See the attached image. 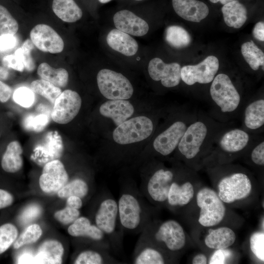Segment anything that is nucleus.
I'll list each match as a JSON object with an SVG mask.
<instances>
[{
  "label": "nucleus",
  "instance_id": "f257e3e1",
  "mask_svg": "<svg viewBox=\"0 0 264 264\" xmlns=\"http://www.w3.org/2000/svg\"><path fill=\"white\" fill-rule=\"evenodd\" d=\"M234 125V121L221 122L209 113L199 111L187 127L176 151L183 160L196 162L204 157L220 133Z\"/></svg>",
  "mask_w": 264,
  "mask_h": 264
},
{
  "label": "nucleus",
  "instance_id": "f03ea898",
  "mask_svg": "<svg viewBox=\"0 0 264 264\" xmlns=\"http://www.w3.org/2000/svg\"><path fill=\"white\" fill-rule=\"evenodd\" d=\"M211 106L209 113L221 122H228L240 117L248 100L243 98L230 77L223 73L216 75L209 89Z\"/></svg>",
  "mask_w": 264,
  "mask_h": 264
},
{
  "label": "nucleus",
  "instance_id": "7ed1b4c3",
  "mask_svg": "<svg viewBox=\"0 0 264 264\" xmlns=\"http://www.w3.org/2000/svg\"><path fill=\"white\" fill-rule=\"evenodd\" d=\"M144 198L133 183H126L121 187L117 205L124 232L140 233L152 220Z\"/></svg>",
  "mask_w": 264,
  "mask_h": 264
},
{
  "label": "nucleus",
  "instance_id": "20e7f679",
  "mask_svg": "<svg viewBox=\"0 0 264 264\" xmlns=\"http://www.w3.org/2000/svg\"><path fill=\"white\" fill-rule=\"evenodd\" d=\"M94 221L107 237L112 252L119 256L122 254L124 231L119 219L117 201L108 190H104L99 198Z\"/></svg>",
  "mask_w": 264,
  "mask_h": 264
},
{
  "label": "nucleus",
  "instance_id": "39448f33",
  "mask_svg": "<svg viewBox=\"0 0 264 264\" xmlns=\"http://www.w3.org/2000/svg\"><path fill=\"white\" fill-rule=\"evenodd\" d=\"M259 135L249 133L242 127L228 128L217 137L203 158L219 162L245 153Z\"/></svg>",
  "mask_w": 264,
  "mask_h": 264
},
{
  "label": "nucleus",
  "instance_id": "423d86ee",
  "mask_svg": "<svg viewBox=\"0 0 264 264\" xmlns=\"http://www.w3.org/2000/svg\"><path fill=\"white\" fill-rule=\"evenodd\" d=\"M198 112L187 107L178 111L153 140L155 152L163 156L174 152L187 127L197 118Z\"/></svg>",
  "mask_w": 264,
  "mask_h": 264
},
{
  "label": "nucleus",
  "instance_id": "0eeeda50",
  "mask_svg": "<svg viewBox=\"0 0 264 264\" xmlns=\"http://www.w3.org/2000/svg\"><path fill=\"white\" fill-rule=\"evenodd\" d=\"M140 236L167 252L182 249L186 243V236L181 225L176 221L169 220L156 225L152 220Z\"/></svg>",
  "mask_w": 264,
  "mask_h": 264
},
{
  "label": "nucleus",
  "instance_id": "6e6552de",
  "mask_svg": "<svg viewBox=\"0 0 264 264\" xmlns=\"http://www.w3.org/2000/svg\"><path fill=\"white\" fill-rule=\"evenodd\" d=\"M175 176L173 170L159 167L143 179L140 191L151 202L164 203L167 201L169 190Z\"/></svg>",
  "mask_w": 264,
  "mask_h": 264
},
{
  "label": "nucleus",
  "instance_id": "1a4fd4ad",
  "mask_svg": "<svg viewBox=\"0 0 264 264\" xmlns=\"http://www.w3.org/2000/svg\"><path fill=\"white\" fill-rule=\"evenodd\" d=\"M97 83L101 93L109 100H127L133 93L130 81L121 73L110 69L100 70Z\"/></svg>",
  "mask_w": 264,
  "mask_h": 264
},
{
  "label": "nucleus",
  "instance_id": "9d476101",
  "mask_svg": "<svg viewBox=\"0 0 264 264\" xmlns=\"http://www.w3.org/2000/svg\"><path fill=\"white\" fill-rule=\"evenodd\" d=\"M153 120L145 116L128 119L117 126L112 133L114 141L121 145L136 143L145 140L153 132Z\"/></svg>",
  "mask_w": 264,
  "mask_h": 264
},
{
  "label": "nucleus",
  "instance_id": "9b49d317",
  "mask_svg": "<svg viewBox=\"0 0 264 264\" xmlns=\"http://www.w3.org/2000/svg\"><path fill=\"white\" fill-rule=\"evenodd\" d=\"M197 203L200 208L198 221L202 226H215L223 219L225 207L213 190L206 187L201 189L197 195Z\"/></svg>",
  "mask_w": 264,
  "mask_h": 264
},
{
  "label": "nucleus",
  "instance_id": "f8f14e48",
  "mask_svg": "<svg viewBox=\"0 0 264 264\" xmlns=\"http://www.w3.org/2000/svg\"><path fill=\"white\" fill-rule=\"evenodd\" d=\"M218 187L220 198L227 203L247 197L252 190L249 177L240 171L224 176L219 181Z\"/></svg>",
  "mask_w": 264,
  "mask_h": 264
},
{
  "label": "nucleus",
  "instance_id": "ddd939ff",
  "mask_svg": "<svg viewBox=\"0 0 264 264\" xmlns=\"http://www.w3.org/2000/svg\"><path fill=\"white\" fill-rule=\"evenodd\" d=\"M219 68L218 59L214 56H209L197 65L181 67V80L188 86L211 83Z\"/></svg>",
  "mask_w": 264,
  "mask_h": 264
},
{
  "label": "nucleus",
  "instance_id": "4468645a",
  "mask_svg": "<svg viewBox=\"0 0 264 264\" xmlns=\"http://www.w3.org/2000/svg\"><path fill=\"white\" fill-rule=\"evenodd\" d=\"M81 104V98L77 92L66 89L62 92L53 104L52 119L58 124H67L78 114Z\"/></svg>",
  "mask_w": 264,
  "mask_h": 264
},
{
  "label": "nucleus",
  "instance_id": "2eb2a0df",
  "mask_svg": "<svg viewBox=\"0 0 264 264\" xmlns=\"http://www.w3.org/2000/svg\"><path fill=\"white\" fill-rule=\"evenodd\" d=\"M68 175L61 161L55 159L44 166L39 178V185L46 193L58 192L68 181Z\"/></svg>",
  "mask_w": 264,
  "mask_h": 264
},
{
  "label": "nucleus",
  "instance_id": "dca6fc26",
  "mask_svg": "<svg viewBox=\"0 0 264 264\" xmlns=\"http://www.w3.org/2000/svg\"><path fill=\"white\" fill-rule=\"evenodd\" d=\"M181 67L176 63H165L161 59L154 58L148 65V72L150 77L155 81H160L165 88H173L178 86L181 81Z\"/></svg>",
  "mask_w": 264,
  "mask_h": 264
},
{
  "label": "nucleus",
  "instance_id": "f3484780",
  "mask_svg": "<svg viewBox=\"0 0 264 264\" xmlns=\"http://www.w3.org/2000/svg\"><path fill=\"white\" fill-rule=\"evenodd\" d=\"M30 36L34 45L43 52L55 54L61 52L64 49L62 38L48 25H36L30 31Z\"/></svg>",
  "mask_w": 264,
  "mask_h": 264
},
{
  "label": "nucleus",
  "instance_id": "a211bd4d",
  "mask_svg": "<svg viewBox=\"0 0 264 264\" xmlns=\"http://www.w3.org/2000/svg\"><path fill=\"white\" fill-rule=\"evenodd\" d=\"M240 117L242 128L254 134H260L264 128V99L263 96L248 100Z\"/></svg>",
  "mask_w": 264,
  "mask_h": 264
},
{
  "label": "nucleus",
  "instance_id": "6ab92c4d",
  "mask_svg": "<svg viewBox=\"0 0 264 264\" xmlns=\"http://www.w3.org/2000/svg\"><path fill=\"white\" fill-rule=\"evenodd\" d=\"M68 234L74 237L87 238L99 247L112 252L109 241L104 233L90 220L79 217L68 227Z\"/></svg>",
  "mask_w": 264,
  "mask_h": 264
},
{
  "label": "nucleus",
  "instance_id": "aec40b11",
  "mask_svg": "<svg viewBox=\"0 0 264 264\" xmlns=\"http://www.w3.org/2000/svg\"><path fill=\"white\" fill-rule=\"evenodd\" d=\"M162 248L140 236L132 257L134 264H164L166 262Z\"/></svg>",
  "mask_w": 264,
  "mask_h": 264
},
{
  "label": "nucleus",
  "instance_id": "412c9836",
  "mask_svg": "<svg viewBox=\"0 0 264 264\" xmlns=\"http://www.w3.org/2000/svg\"><path fill=\"white\" fill-rule=\"evenodd\" d=\"M113 20L116 29L135 36L146 35L149 29L145 20L128 10H122L116 12Z\"/></svg>",
  "mask_w": 264,
  "mask_h": 264
},
{
  "label": "nucleus",
  "instance_id": "4be33fe9",
  "mask_svg": "<svg viewBox=\"0 0 264 264\" xmlns=\"http://www.w3.org/2000/svg\"><path fill=\"white\" fill-rule=\"evenodd\" d=\"M176 13L190 22H198L209 14V8L203 2L198 0H172Z\"/></svg>",
  "mask_w": 264,
  "mask_h": 264
},
{
  "label": "nucleus",
  "instance_id": "5701e85b",
  "mask_svg": "<svg viewBox=\"0 0 264 264\" xmlns=\"http://www.w3.org/2000/svg\"><path fill=\"white\" fill-rule=\"evenodd\" d=\"M134 111L133 105L127 100H109L102 104L99 109L100 114L111 118L116 126L128 120Z\"/></svg>",
  "mask_w": 264,
  "mask_h": 264
},
{
  "label": "nucleus",
  "instance_id": "b1692460",
  "mask_svg": "<svg viewBox=\"0 0 264 264\" xmlns=\"http://www.w3.org/2000/svg\"><path fill=\"white\" fill-rule=\"evenodd\" d=\"M106 40L110 47L125 56L135 55L138 49V44L134 38L117 29L110 31Z\"/></svg>",
  "mask_w": 264,
  "mask_h": 264
},
{
  "label": "nucleus",
  "instance_id": "393cba45",
  "mask_svg": "<svg viewBox=\"0 0 264 264\" xmlns=\"http://www.w3.org/2000/svg\"><path fill=\"white\" fill-rule=\"evenodd\" d=\"M64 252L61 242L55 240L47 241L40 246L34 255L33 264H61Z\"/></svg>",
  "mask_w": 264,
  "mask_h": 264
},
{
  "label": "nucleus",
  "instance_id": "a878e982",
  "mask_svg": "<svg viewBox=\"0 0 264 264\" xmlns=\"http://www.w3.org/2000/svg\"><path fill=\"white\" fill-rule=\"evenodd\" d=\"M235 240V233L231 229L221 227L210 229L204 242L208 247L217 250L228 248L234 243Z\"/></svg>",
  "mask_w": 264,
  "mask_h": 264
},
{
  "label": "nucleus",
  "instance_id": "bb28decb",
  "mask_svg": "<svg viewBox=\"0 0 264 264\" xmlns=\"http://www.w3.org/2000/svg\"><path fill=\"white\" fill-rule=\"evenodd\" d=\"M194 195L193 185L190 182L180 184L174 180L169 190L167 202L172 207L183 206L190 202Z\"/></svg>",
  "mask_w": 264,
  "mask_h": 264
},
{
  "label": "nucleus",
  "instance_id": "cd10ccee",
  "mask_svg": "<svg viewBox=\"0 0 264 264\" xmlns=\"http://www.w3.org/2000/svg\"><path fill=\"white\" fill-rule=\"evenodd\" d=\"M110 251L102 248L89 249L81 251L74 259L75 264H121L110 254Z\"/></svg>",
  "mask_w": 264,
  "mask_h": 264
},
{
  "label": "nucleus",
  "instance_id": "c85d7f7f",
  "mask_svg": "<svg viewBox=\"0 0 264 264\" xmlns=\"http://www.w3.org/2000/svg\"><path fill=\"white\" fill-rule=\"evenodd\" d=\"M225 24L235 28H241L247 19V12L245 6L238 0L224 4L222 8Z\"/></svg>",
  "mask_w": 264,
  "mask_h": 264
},
{
  "label": "nucleus",
  "instance_id": "c756f323",
  "mask_svg": "<svg viewBox=\"0 0 264 264\" xmlns=\"http://www.w3.org/2000/svg\"><path fill=\"white\" fill-rule=\"evenodd\" d=\"M22 153V149L18 141L10 142L1 159V165L3 170L11 173L19 171L23 165Z\"/></svg>",
  "mask_w": 264,
  "mask_h": 264
},
{
  "label": "nucleus",
  "instance_id": "7c9ffc66",
  "mask_svg": "<svg viewBox=\"0 0 264 264\" xmlns=\"http://www.w3.org/2000/svg\"><path fill=\"white\" fill-rule=\"evenodd\" d=\"M52 10L58 18L67 22H75L83 15L81 9L74 0H53Z\"/></svg>",
  "mask_w": 264,
  "mask_h": 264
},
{
  "label": "nucleus",
  "instance_id": "2f4dec72",
  "mask_svg": "<svg viewBox=\"0 0 264 264\" xmlns=\"http://www.w3.org/2000/svg\"><path fill=\"white\" fill-rule=\"evenodd\" d=\"M37 73L41 79L47 81L59 88L66 86L68 81V73L63 68H55L46 63L41 64Z\"/></svg>",
  "mask_w": 264,
  "mask_h": 264
},
{
  "label": "nucleus",
  "instance_id": "473e14b6",
  "mask_svg": "<svg viewBox=\"0 0 264 264\" xmlns=\"http://www.w3.org/2000/svg\"><path fill=\"white\" fill-rule=\"evenodd\" d=\"M167 43L176 48H182L188 46L191 42V37L183 27L178 25L168 26L165 33Z\"/></svg>",
  "mask_w": 264,
  "mask_h": 264
},
{
  "label": "nucleus",
  "instance_id": "72a5a7b5",
  "mask_svg": "<svg viewBox=\"0 0 264 264\" xmlns=\"http://www.w3.org/2000/svg\"><path fill=\"white\" fill-rule=\"evenodd\" d=\"M241 52L244 59L251 68L257 70L264 66V54L252 41L243 43Z\"/></svg>",
  "mask_w": 264,
  "mask_h": 264
},
{
  "label": "nucleus",
  "instance_id": "f704fd0d",
  "mask_svg": "<svg viewBox=\"0 0 264 264\" xmlns=\"http://www.w3.org/2000/svg\"><path fill=\"white\" fill-rule=\"evenodd\" d=\"M89 192V187L88 182L82 178H76L63 187L58 192V195L61 198L76 196L82 199L88 195Z\"/></svg>",
  "mask_w": 264,
  "mask_h": 264
},
{
  "label": "nucleus",
  "instance_id": "c9c22d12",
  "mask_svg": "<svg viewBox=\"0 0 264 264\" xmlns=\"http://www.w3.org/2000/svg\"><path fill=\"white\" fill-rule=\"evenodd\" d=\"M30 89L34 93L46 98L52 104H54L56 99L62 93L60 88L43 79L32 82Z\"/></svg>",
  "mask_w": 264,
  "mask_h": 264
},
{
  "label": "nucleus",
  "instance_id": "e433bc0d",
  "mask_svg": "<svg viewBox=\"0 0 264 264\" xmlns=\"http://www.w3.org/2000/svg\"><path fill=\"white\" fill-rule=\"evenodd\" d=\"M19 25L17 21L3 6L0 5V34L15 35Z\"/></svg>",
  "mask_w": 264,
  "mask_h": 264
},
{
  "label": "nucleus",
  "instance_id": "4c0bfd02",
  "mask_svg": "<svg viewBox=\"0 0 264 264\" xmlns=\"http://www.w3.org/2000/svg\"><path fill=\"white\" fill-rule=\"evenodd\" d=\"M42 234V229L38 224H31L15 241L14 247L18 249L24 245L34 243L39 240Z\"/></svg>",
  "mask_w": 264,
  "mask_h": 264
},
{
  "label": "nucleus",
  "instance_id": "58836bf2",
  "mask_svg": "<svg viewBox=\"0 0 264 264\" xmlns=\"http://www.w3.org/2000/svg\"><path fill=\"white\" fill-rule=\"evenodd\" d=\"M18 232L11 223L0 226V254L5 251L17 239Z\"/></svg>",
  "mask_w": 264,
  "mask_h": 264
},
{
  "label": "nucleus",
  "instance_id": "ea45409f",
  "mask_svg": "<svg viewBox=\"0 0 264 264\" xmlns=\"http://www.w3.org/2000/svg\"><path fill=\"white\" fill-rule=\"evenodd\" d=\"M34 48V45L31 39H27L15 52V54L22 61L25 69L29 71H33L35 68V64L31 55V51Z\"/></svg>",
  "mask_w": 264,
  "mask_h": 264
},
{
  "label": "nucleus",
  "instance_id": "a19ab883",
  "mask_svg": "<svg viewBox=\"0 0 264 264\" xmlns=\"http://www.w3.org/2000/svg\"><path fill=\"white\" fill-rule=\"evenodd\" d=\"M248 152L250 159L255 165L259 166L264 165V139L263 135H259Z\"/></svg>",
  "mask_w": 264,
  "mask_h": 264
},
{
  "label": "nucleus",
  "instance_id": "79ce46f5",
  "mask_svg": "<svg viewBox=\"0 0 264 264\" xmlns=\"http://www.w3.org/2000/svg\"><path fill=\"white\" fill-rule=\"evenodd\" d=\"M14 101L24 108H29L34 103V92L28 88L22 87L16 89L13 94Z\"/></svg>",
  "mask_w": 264,
  "mask_h": 264
},
{
  "label": "nucleus",
  "instance_id": "37998d69",
  "mask_svg": "<svg viewBox=\"0 0 264 264\" xmlns=\"http://www.w3.org/2000/svg\"><path fill=\"white\" fill-rule=\"evenodd\" d=\"M250 249L259 260L264 261V233L256 232L250 238Z\"/></svg>",
  "mask_w": 264,
  "mask_h": 264
},
{
  "label": "nucleus",
  "instance_id": "c03bdc74",
  "mask_svg": "<svg viewBox=\"0 0 264 264\" xmlns=\"http://www.w3.org/2000/svg\"><path fill=\"white\" fill-rule=\"evenodd\" d=\"M79 209L66 206L64 209L57 211L54 217L56 220L64 224L73 222L80 216Z\"/></svg>",
  "mask_w": 264,
  "mask_h": 264
},
{
  "label": "nucleus",
  "instance_id": "a18cd8bd",
  "mask_svg": "<svg viewBox=\"0 0 264 264\" xmlns=\"http://www.w3.org/2000/svg\"><path fill=\"white\" fill-rule=\"evenodd\" d=\"M41 207L38 204H32L23 211L19 217V220L22 224H26L33 221L41 215Z\"/></svg>",
  "mask_w": 264,
  "mask_h": 264
},
{
  "label": "nucleus",
  "instance_id": "49530a36",
  "mask_svg": "<svg viewBox=\"0 0 264 264\" xmlns=\"http://www.w3.org/2000/svg\"><path fill=\"white\" fill-rule=\"evenodd\" d=\"M232 255V251L227 248L217 249L210 258L209 264H225Z\"/></svg>",
  "mask_w": 264,
  "mask_h": 264
},
{
  "label": "nucleus",
  "instance_id": "de8ad7c7",
  "mask_svg": "<svg viewBox=\"0 0 264 264\" xmlns=\"http://www.w3.org/2000/svg\"><path fill=\"white\" fill-rule=\"evenodd\" d=\"M2 63L4 66L19 71H23L25 69L22 61L15 54L4 57Z\"/></svg>",
  "mask_w": 264,
  "mask_h": 264
},
{
  "label": "nucleus",
  "instance_id": "09e8293b",
  "mask_svg": "<svg viewBox=\"0 0 264 264\" xmlns=\"http://www.w3.org/2000/svg\"><path fill=\"white\" fill-rule=\"evenodd\" d=\"M17 44L15 35H1L0 36V51H4L14 47Z\"/></svg>",
  "mask_w": 264,
  "mask_h": 264
},
{
  "label": "nucleus",
  "instance_id": "8fccbe9b",
  "mask_svg": "<svg viewBox=\"0 0 264 264\" xmlns=\"http://www.w3.org/2000/svg\"><path fill=\"white\" fill-rule=\"evenodd\" d=\"M26 121L34 122L26 124L27 128L35 131L41 130L47 123V118L44 115H40L33 117H29Z\"/></svg>",
  "mask_w": 264,
  "mask_h": 264
},
{
  "label": "nucleus",
  "instance_id": "3c124183",
  "mask_svg": "<svg viewBox=\"0 0 264 264\" xmlns=\"http://www.w3.org/2000/svg\"><path fill=\"white\" fill-rule=\"evenodd\" d=\"M12 94L11 88L0 80V101L2 103L7 102L11 97Z\"/></svg>",
  "mask_w": 264,
  "mask_h": 264
},
{
  "label": "nucleus",
  "instance_id": "603ef678",
  "mask_svg": "<svg viewBox=\"0 0 264 264\" xmlns=\"http://www.w3.org/2000/svg\"><path fill=\"white\" fill-rule=\"evenodd\" d=\"M13 197L7 191L0 189V209L7 207L13 202Z\"/></svg>",
  "mask_w": 264,
  "mask_h": 264
},
{
  "label": "nucleus",
  "instance_id": "864d4df0",
  "mask_svg": "<svg viewBox=\"0 0 264 264\" xmlns=\"http://www.w3.org/2000/svg\"><path fill=\"white\" fill-rule=\"evenodd\" d=\"M254 37L260 41H264V23L262 22H257L253 30Z\"/></svg>",
  "mask_w": 264,
  "mask_h": 264
},
{
  "label": "nucleus",
  "instance_id": "5fc2aeb1",
  "mask_svg": "<svg viewBox=\"0 0 264 264\" xmlns=\"http://www.w3.org/2000/svg\"><path fill=\"white\" fill-rule=\"evenodd\" d=\"M82 205V199L78 196H71L67 198L66 206L68 207L79 209Z\"/></svg>",
  "mask_w": 264,
  "mask_h": 264
},
{
  "label": "nucleus",
  "instance_id": "6e6d98bb",
  "mask_svg": "<svg viewBox=\"0 0 264 264\" xmlns=\"http://www.w3.org/2000/svg\"><path fill=\"white\" fill-rule=\"evenodd\" d=\"M34 255L31 253L26 252L21 254L17 258L18 264H33Z\"/></svg>",
  "mask_w": 264,
  "mask_h": 264
},
{
  "label": "nucleus",
  "instance_id": "4d7b16f0",
  "mask_svg": "<svg viewBox=\"0 0 264 264\" xmlns=\"http://www.w3.org/2000/svg\"><path fill=\"white\" fill-rule=\"evenodd\" d=\"M207 263V257L203 254L196 255L192 260L193 264H206Z\"/></svg>",
  "mask_w": 264,
  "mask_h": 264
},
{
  "label": "nucleus",
  "instance_id": "13d9d810",
  "mask_svg": "<svg viewBox=\"0 0 264 264\" xmlns=\"http://www.w3.org/2000/svg\"><path fill=\"white\" fill-rule=\"evenodd\" d=\"M9 72L7 69L0 66V80H6L9 77Z\"/></svg>",
  "mask_w": 264,
  "mask_h": 264
},
{
  "label": "nucleus",
  "instance_id": "bf43d9fd",
  "mask_svg": "<svg viewBox=\"0 0 264 264\" xmlns=\"http://www.w3.org/2000/svg\"><path fill=\"white\" fill-rule=\"evenodd\" d=\"M209 0L212 3H215L220 2L221 4L224 5L230 2H231L234 0Z\"/></svg>",
  "mask_w": 264,
  "mask_h": 264
},
{
  "label": "nucleus",
  "instance_id": "052dcab7",
  "mask_svg": "<svg viewBox=\"0 0 264 264\" xmlns=\"http://www.w3.org/2000/svg\"><path fill=\"white\" fill-rule=\"evenodd\" d=\"M111 0H98V1L102 3H106L110 2Z\"/></svg>",
  "mask_w": 264,
  "mask_h": 264
},
{
  "label": "nucleus",
  "instance_id": "680f3d73",
  "mask_svg": "<svg viewBox=\"0 0 264 264\" xmlns=\"http://www.w3.org/2000/svg\"><path fill=\"white\" fill-rule=\"evenodd\" d=\"M136 0V1H141V0Z\"/></svg>",
  "mask_w": 264,
  "mask_h": 264
}]
</instances>
